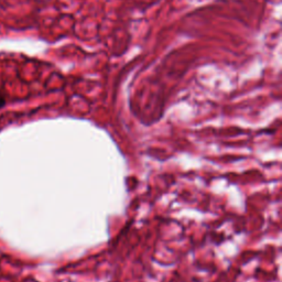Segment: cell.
Here are the masks:
<instances>
[{
	"label": "cell",
	"mask_w": 282,
	"mask_h": 282,
	"mask_svg": "<svg viewBox=\"0 0 282 282\" xmlns=\"http://www.w3.org/2000/svg\"><path fill=\"white\" fill-rule=\"evenodd\" d=\"M6 96H4L3 92L0 90V109H1L4 105H6Z\"/></svg>",
	"instance_id": "6da1fadb"
}]
</instances>
